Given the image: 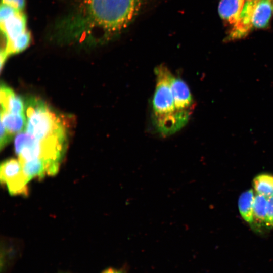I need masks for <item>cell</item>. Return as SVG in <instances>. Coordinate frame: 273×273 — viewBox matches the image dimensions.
Here are the masks:
<instances>
[{
    "label": "cell",
    "mask_w": 273,
    "mask_h": 273,
    "mask_svg": "<svg viewBox=\"0 0 273 273\" xmlns=\"http://www.w3.org/2000/svg\"><path fill=\"white\" fill-rule=\"evenodd\" d=\"M146 0H80L55 28L65 40L104 43L121 34L138 15Z\"/></svg>",
    "instance_id": "6da1fadb"
},
{
    "label": "cell",
    "mask_w": 273,
    "mask_h": 273,
    "mask_svg": "<svg viewBox=\"0 0 273 273\" xmlns=\"http://www.w3.org/2000/svg\"><path fill=\"white\" fill-rule=\"evenodd\" d=\"M26 126L24 131L41 142L66 141L64 120L43 101L30 98L26 102Z\"/></svg>",
    "instance_id": "7a4b0ae2"
},
{
    "label": "cell",
    "mask_w": 273,
    "mask_h": 273,
    "mask_svg": "<svg viewBox=\"0 0 273 273\" xmlns=\"http://www.w3.org/2000/svg\"><path fill=\"white\" fill-rule=\"evenodd\" d=\"M1 28L5 44L1 52V68L8 56L20 53L30 42V35L26 27V19L23 11L1 4Z\"/></svg>",
    "instance_id": "3957f363"
},
{
    "label": "cell",
    "mask_w": 273,
    "mask_h": 273,
    "mask_svg": "<svg viewBox=\"0 0 273 273\" xmlns=\"http://www.w3.org/2000/svg\"><path fill=\"white\" fill-rule=\"evenodd\" d=\"M156 84L152 100L155 114H163L175 110L171 82L173 75L165 65L155 69Z\"/></svg>",
    "instance_id": "277c9868"
},
{
    "label": "cell",
    "mask_w": 273,
    "mask_h": 273,
    "mask_svg": "<svg viewBox=\"0 0 273 273\" xmlns=\"http://www.w3.org/2000/svg\"><path fill=\"white\" fill-rule=\"evenodd\" d=\"M0 179L12 195H27L29 180L25 176L19 160L8 159L3 161L0 167Z\"/></svg>",
    "instance_id": "5b68a950"
},
{
    "label": "cell",
    "mask_w": 273,
    "mask_h": 273,
    "mask_svg": "<svg viewBox=\"0 0 273 273\" xmlns=\"http://www.w3.org/2000/svg\"><path fill=\"white\" fill-rule=\"evenodd\" d=\"M192 108L177 110L163 114H153L152 124L156 132L162 138L171 136L181 130L188 122Z\"/></svg>",
    "instance_id": "8992f818"
},
{
    "label": "cell",
    "mask_w": 273,
    "mask_h": 273,
    "mask_svg": "<svg viewBox=\"0 0 273 273\" xmlns=\"http://www.w3.org/2000/svg\"><path fill=\"white\" fill-rule=\"evenodd\" d=\"M258 1H247L237 22L231 30L229 39L241 38L245 36L253 26L252 17L255 7Z\"/></svg>",
    "instance_id": "52a82bcc"
},
{
    "label": "cell",
    "mask_w": 273,
    "mask_h": 273,
    "mask_svg": "<svg viewBox=\"0 0 273 273\" xmlns=\"http://www.w3.org/2000/svg\"><path fill=\"white\" fill-rule=\"evenodd\" d=\"M175 109L183 110L192 108L194 101L190 88L180 78L173 76L171 82Z\"/></svg>",
    "instance_id": "ba28073f"
},
{
    "label": "cell",
    "mask_w": 273,
    "mask_h": 273,
    "mask_svg": "<svg viewBox=\"0 0 273 273\" xmlns=\"http://www.w3.org/2000/svg\"><path fill=\"white\" fill-rule=\"evenodd\" d=\"M1 111L14 113H25V105L22 99L5 84L1 85Z\"/></svg>",
    "instance_id": "9c48e42d"
},
{
    "label": "cell",
    "mask_w": 273,
    "mask_h": 273,
    "mask_svg": "<svg viewBox=\"0 0 273 273\" xmlns=\"http://www.w3.org/2000/svg\"><path fill=\"white\" fill-rule=\"evenodd\" d=\"M244 3L245 0H221L218 6L220 16L234 25L240 16Z\"/></svg>",
    "instance_id": "30bf717a"
},
{
    "label": "cell",
    "mask_w": 273,
    "mask_h": 273,
    "mask_svg": "<svg viewBox=\"0 0 273 273\" xmlns=\"http://www.w3.org/2000/svg\"><path fill=\"white\" fill-rule=\"evenodd\" d=\"M1 123L4 125L8 134L13 138L16 134L25 130L26 117L25 113L14 114L1 111Z\"/></svg>",
    "instance_id": "8fae6325"
},
{
    "label": "cell",
    "mask_w": 273,
    "mask_h": 273,
    "mask_svg": "<svg viewBox=\"0 0 273 273\" xmlns=\"http://www.w3.org/2000/svg\"><path fill=\"white\" fill-rule=\"evenodd\" d=\"M267 198L263 196L256 194L253 215V221L251 224L252 228L257 232H262L263 229H267Z\"/></svg>",
    "instance_id": "7c38bea8"
},
{
    "label": "cell",
    "mask_w": 273,
    "mask_h": 273,
    "mask_svg": "<svg viewBox=\"0 0 273 273\" xmlns=\"http://www.w3.org/2000/svg\"><path fill=\"white\" fill-rule=\"evenodd\" d=\"M272 8L269 0H259L255 7L253 17V26L256 28L266 27L270 18Z\"/></svg>",
    "instance_id": "4fadbf2b"
},
{
    "label": "cell",
    "mask_w": 273,
    "mask_h": 273,
    "mask_svg": "<svg viewBox=\"0 0 273 273\" xmlns=\"http://www.w3.org/2000/svg\"><path fill=\"white\" fill-rule=\"evenodd\" d=\"M256 195L252 189H249L241 194L238 200V208L243 219L251 224L253 221V209Z\"/></svg>",
    "instance_id": "5bb4252c"
},
{
    "label": "cell",
    "mask_w": 273,
    "mask_h": 273,
    "mask_svg": "<svg viewBox=\"0 0 273 273\" xmlns=\"http://www.w3.org/2000/svg\"><path fill=\"white\" fill-rule=\"evenodd\" d=\"M252 185L256 194L266 198L273 197V175L261 173L256 175L252 181Z\"/></svg>",
    "instance_id": "9a60e30c"
},
{
    "label": "cell",
    "mask_w": 273,
    "mask_h": 273,
    "mask_svg": "<svg viewBox=\"0 0 273 273\" xmlns=\"http://www.w3.org/2000/svg\"><path fill=\"white\" fill-rule=\"evenodd\" d=\"M266 226L267 229H273V197L267 199Z\"/></svg>",
    "instance_id": "2e32d148"
},
{
    "label": "cell",
    "mask_w": 273,
    "mask_h": 273,
    "mask_svg": "<svg viewBox=\"0 0 273 273\" xmlns=\"http://www.w3.org/2000/svg\"><path fill=\"white\" fill-rule=\"evenodd\" d=\"M1 4L12 7L16 10L23 11L25 5V0H2Z\"/></svg>",
    "instance_id": "e0dca14e"
},
{
    "label": "cell",
    "mask_w": 273,
    "mask_h": 273,
    "mask_svg": "<svg viewBox=\"0 0 273 273\" xmlns=\"http://www.w3.org/2000/svg\"><path fill=\"white\" fill-rule=\"evenodd\" d=\"M103 273H122L120 271L117 270L112 268H109L105 270Z\"/></svg>",
    "instance_id": "ac0fdd59"
},
{
    "label": "cell",
    "mask_w": 273,
    "mask_h": 273,
    "mask_svg": "<svg viewBox=\"0 0 273 273\" xmlns=\"http://www.w3.org/2000/svg\"><path fill=\"white\" fill-rule=\"evenodd\" d=\"M271 4V6H272V11H273V0H269Z\"/></svg>",
    "instance_id": "d6986e66"
},
{
    "label": "cell",
    "mask_w": 273,
    "mask_h": 273,
    "mask_svg": "<svg viewBox=\"0 0 273 273\" xmlns=\"http://www.w3.org/2000/svg\"><path fill=\"white\" fill-rule=\"evenodd\" d=\"M247 1H253V0H247ZM256 1H259V0H256Z\"/></svg>",
    "instance_id": "ffe728a7"
}]
</instances>
